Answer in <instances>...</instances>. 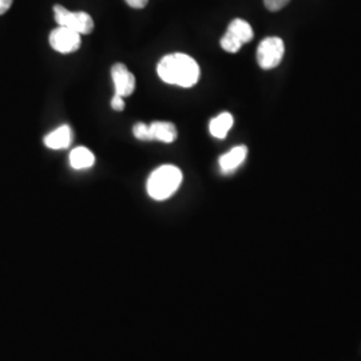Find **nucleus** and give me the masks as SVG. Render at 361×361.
Returning a JSON list of instances; mask_svg holds the SVG:
<instances>
[{"label":"nucleus","mask_w":361,"mask_h":361,"mask_svg":"<svg viewBox=\"0 0 361 361\" xmlns=\"http://www.w3.org/2000/svg\"><path fill=\"white\" fill-rule=\"evenodd\" d=\"M159 78L169 85L193 87L200 79V66L186 54H170L161 59L157 67Z\"/></svg>","instance_id":"nucleus-1"},{"label":"nucleus","mask_w":361,"mask_h":361,"mask_svg":"<svg viewBox=\"0 0 361 361\" xmlns=\"http://www.w3.org/2000/svg\"><path fill=\"white\" fill-rule=\"evenodd\" d=\"M182 182V173L174 165L155 169L147 180V193L155 201H165L176 193Z\"/></svg>","instance_id":"nucleus-2"},{"label":"nucleus","mask_w":361,"mask_h":361,"mask_svg":"<svg viewBox=\"0 0 361 361\" xmlns=\"http://www.w3.org/2000/svg\"><path fill=\"white\" fill-rule=\"evenodd\" d=\"M54 13L58 26L66 27L71 31H75L79 35H87L94 30V20L87 13H73L66 10L62 6H55Z\"/></svg>","instance_id":"nucleus-3"},{"label":"nucleus","mask_w":361,"mask_h":361,"mask_svg":"<svg viewBox=\"0 0 361 361\" xmlns=\"http://www.w3.org/2000/svg\"><path fill=\"white\" fill-rule=\"evenodd\" d=\"M253 39V30L250 25L243 19H234L228 27V31L221 39V46L225 51L237 52Z\"/></svg>","instance_id":"nucleus-4"},{"label":"nucleus","mask_w":361,"mask_h":361,"mask_svg":"<svg viewBox=\"0 0 361 361\" xmlns=\"http://www.w3.org/2000/svg\"><path fill=\"white\" fill-rule=\"evenodd\" d=\"M284 42L277 37L264 39L257 49L258 66L264 70H271L281 63L284 56Z\"/></svg>","instance_id":"nucleus-5"},{"label":"nucleus","mask_w":361,"mask_h":361,"mask_svg":"<svg viewBox=\"0 0 361 361\" xmlns=\"http://www.w3.org/2000/svg\"><path fill=\"white\" fill-rule=\"evenodd\" d=\"M50 44L55 51L70 54L77 51L82 44L80 35L66 27H58L50 34Z\"/></svg>","instance_id":"nucleus-6"},{"label":"nucleus","mask_w":361,"mask_h":361,"mask_svg":"<svg viewBox=\"0 0 361 361\" xmlns=\"http://www.w3.org/2000/svg\"><path fill=\"white\" fill-rule=\"evenodd\" d=\"M111 78L114 80L116 95L125 98L135 90V77L123 63H116L111 67Z\"/></svg>","instance_id":"nucleus-7"},{"label":"nucleus","mask_w":361,"mask_h":361,"mask_svg":"<svg viewBox=\"0 0 361 361\" xmlns=\"http://www.w3.org/2000/svg\"><path fill=\"white\" fill-rule=\"evenodd\" d=\"M247 155L245 146H237L219 158V169L224 174H232L240 168Z\"/></svg>","instance_id":"nucleus-8"},{"label":"nucleus","mask_w":361,"mask_h":361,"mask_svg":"<svg viewBox=\"0 0 361 361\" xmlns=\"http://www.w3.org/2000/svg\"><path fill=\"white\" fill-rule=\"evenodd\" d=\"M73 141V131L70 126H61L44 137V145L52 150H61L70 146Z\"/></svg>","instance_id":"nucleus-9"},{"label":"nucleus","mask_w":361,"mask_h":361,"mask_svg":"<svg viewBox=\"0 0 361 361\" xmlns=\"http://www.w3.org/2000/svg\"><path fill=\"white\" fill-rule=\"evenodd\" d=\"M153 141L158 142H174L178 137L176 126L171 122H153L149 125Z\"/></svg>","instance_id":"nucleus-10"},{"label":"nucleus","mask_w":361,"mask_h":361,"mask_svg":"<svg viewBox=\"0 0 361 361\" xmlns=\"http://www.w3.org/2000/svg\"><path fill=\"white\" fill-rule=\"evenodd\" d=\"M233 122H234V119H233L232 114H229V113L219 114L210 121V125H209L210 134L219 140H224L228 135L229 130L232 129Z\"/></svg>","instance_id":"nucleus-11"},{"label":"nucleus","mask_w":361,"mask_h":361,"mask_svg":"<svg viewBox=\"0 0 361 361\" xmlns=\"http://www.w3.org/2000/svg\"><path fill=\"white\" fill-rule=\"evenodd\" d=\"M94 162H95V157L86 147H75L70 153V164L73 168L77 169V170L91 168L94 165Z\"/></svg>","instance_id":"nucleus-12"},{"label":"nucleus","mask_w":361,"mask_h":361,"mask_svg":"<svg viewBox=\"0 0 361 361\" xmlns=\"http://www.w3.org/2000/svg\"><path fill=\"white\" fill-rule=\"evenodd\" d=\"M133 134L137 140L143 141V142H150L153 141L152 138V133H150V126L149 125H145L142 122L137 123L134 128H133Z\"/></svg>","instance_id":"nucleus-13"},{"label":"nucleus","mask_w":361,"mask_h":361,"mask_svg":"<svg viewBox=\"0 0 361 361\" xmlns=\"http://www.w3.org/2000/svg\"><path fill=\"white\" fill-rule=\"evenodd\" d=\"M289 1H290V0H264V4H265V7H267L269 11L276 13V11L283 10L285 6H288Z\"/></svg>","instance_id":"nucleus-14"},{"label":"nucleus","mask_w":361,"mask_h":361,"mask_svg":"<svg viewBox=\"0 0 361 361\" xmlns=\"http://www.w3.org/2000/svg\"><path fill=\"white\" fill-rule=\"evenodd\" d=\"M111 107H113L116 111L125 110V101H123V98L116 94V95L113 97V99H111Z\"/></svg>","instance_id":"nucleus-15"},{"label":"nucleus","mask_w":361,"mask_h":361,"mask_svg":"<svg viewBox=\"0 0 361 361\" xmlns=\"http://www.w3.org/2000/svg\"><path fill=\"white\" fill-rule=\"evenodd\" d=\"M147 1H149V0H126V3L129 4L130 7L138 8V10L145 8L146 4H147Z\"/></svg>","instance_id":"nucleus-16"},{"label":"nucleus","mask_w":361,"mask_h":361,"mask_svg":"<svg viewBox=\"0 0 361 361\" xmlns=\"http://www.w3.org/2000/svg\"><path fill=\"white\" fill-rule=\"evenodd\" d=\"M13 0H0V15L7 13L13 6Z\"/></svg>","instance_id":"nucleus-17"}]
</instances>
